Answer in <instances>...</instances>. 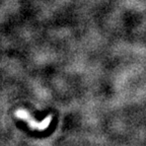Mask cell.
Masks as SVG:
<instances>
[{"mask_svg":"<svg viewBox=\"0 0 146 146\" xmlns=\"http://www.w3.org/2000/svg\"><path fill=\"white\" fill-rule=\"evenodd\" d=\"M15 116L17 118L21 119L23 121H25L29 126H30L32 129L34 130H39V131H43L45 130L46 128H48L49 125L51 124V121H52V116H48L44 119V121L42 122H38L36 121L34 118H32V116L30 115V113L27 112V110H18L15 112Z\"/></svg>","mask_w":146,"mask_h":146,"instance_id":"cell-1","label":"cell"}]
</instances>
